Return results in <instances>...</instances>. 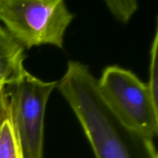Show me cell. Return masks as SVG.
I'll list each match as a JSON object with an SVG mask.
<instances>
[{
  "instance_id": "obj_1",
  "label": "cell",
  "mask_w": 158,
  "mask_h": 158,
  "mask_svg": "<svg viewBox=\"0 0 158 158\" xmlns=\"http://www.w3.org/2000/svg\"><path fill=\"white\" fill-rule=\"evenodd\" d=\"M56 87L80 121L96 158H158L153 139L117 118L100 94L97 80L84 64L69 61Z\"/></svg>"
},
{
  "instance_id": "obj_2",
  "label": "cell",
  "mask_w": 158,
  "mask_h": 158,
  "mask_svg": "<svg viewBox=\"0 0 158 158\" xmlns=\"http://www.w3.org/2000/svg\"><path fill=\"white\" fill-rule=\"evenodd\" d=\"M57 83L43 81L25 70L0 93V109L11 120L23 158H43L45 110Z\"/></svg>"
},
{
  "instance_id": "obj_3",
  "label": "cell",
  "mask_w": 158,
  "mask_h": 158,
  "mask_svg": "<svg viewBox=\"0 0 158 158\" xmlns=\"http://www.w3.org/2000/svg\"><path fill=\"white\" fill-rule=\"evenodd\" d=\"M73 17L63 0H0V23L25 49L41 45L63 49Z\"/></svg>"
},
{
  "instance_id": "obj_4",
  "label": "cell",
  "mask_w": 158,
  "mask_h": 158,
  "mask_svg": "<svg viewBox=\"0 0 158 158\" xmlns=\"http://www.w3.org/2000/svg\"><path fill=\"white\" fill-rule=\"evenodd\" d=\"M97 84L104 101L122 123L149 138L157 135L158 106L147 83L128 69L110 66Z\"/></svg>"
},
{
  "instance_id": "obj_5",
  "label": "cell",
  "mask_w": 158,
  "mask_h": 158,
  "mask_svg": "<svg viewBox=\"0 0 158 158\" xmlns=\"http://www.w3.org/2000/svg\"><path fill=\"white\" fill-rule=\"evenodd\" d=\"M25 50L0 23V83L4 86L15 83L26 70Z\"/></svg>"
},
{
  "instance_id": "obj_6",
  "label": "cell",
  "mask_w": 158,
  "mask_h": 158,
  "mask_svg": "<svg viewBox=\"0 0 158 158\" xmlns=\"http://www.w3.org/2000/svg\"><path fill=\"white\" fill-rule=\"evenodd\" d=\"M0 158H23L11 120L0 109Z\"/></svg>"
},
{
  "instance_id": "obj_7",
  "label": "cell",
  "mask_w": 158,
  "mask_h": 158,
  "mask_svg": "<svg viewBox=\"0 0 158 158\" xmlns=\"http://www.w3.org/2000/svg\"><path fill=\"white\" fill-rule=\"evenodd\" d=\"M105 4L114 17L123 23H127L138 9L135 0H106Z\"/></svg>"
},
{
  "instance_id": "obj_8",
  "label": "cell",
  "mask_w": 158,
  "mask_h": 158,
  "mask_svg": "<svg viewBox=\"0 0 158 158\" xmlns=\"http://www.w3.org/2000/svg\"><path fill=\"white\" fill-rule=\"evenodd\" d=\"M157 48H158V29L157 26L155 35L153 40L151 50V62L149 69V82L148 84L153 101L158 106V61H157Z\"/></svg>"
},
{
  "instance_id": "obj_9",
  "label": "cell",
  "mask_w": 158,
  "mask_h": 158,
  "mask_svg": "<svg viewBox=\"0 0 158 158\" xmlns=\"http://www.w3.org/2000/svg\"><path fill=\"white\" fill-rule=\"evenodd\" d=\"M4 87H5V86H3V85L2 84V83H0V93L2 92V90L3 88H4Z\"/></svg>"
}]
</instances>
